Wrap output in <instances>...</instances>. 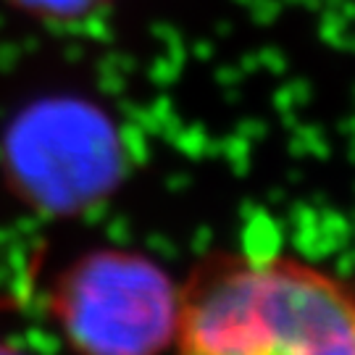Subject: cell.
Returning <instances> with one entry per match:
<instances>
[{"label":"cell","mask_w":355,"mask_h":355,"mask_svg":"<svg viewBox=\"0 0 355 355\" xmlns=\"http://www.w3.org/2000/svg\"><path fill=\"white\" fill-rule=\"evenodd\" d=\"M177 355H355V287L290 255H221L179 290Z\"/></svg>","instance_id":"1"},{"label":"cell","mask_w":355,"mask_h":355,"mask_svg":"<svg viewBox=\"0 0 355 355\" xmlns=\"http://www.w3.org/2000/svg\"><path fill=\"white\" fill-rule=\"evenodd\" d=\"M179 292L150 261L98 253L69 268L53 316L76 355H161L174 345Z\"/></svg>","instance_id":"2"}]
</instances>
